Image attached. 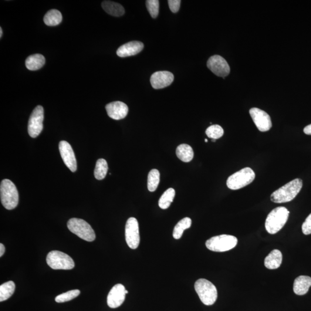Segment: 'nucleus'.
Instances as JSON below:
<instances>
[{"label":"nucleus","mask_w":311,"mask_h":311,"mask_svg":"<svg viewBox=\"0 0 311 311\" xmlns=\"http://www.w3.org/2000/svg\"><path fill=\"white\" fill-rule=\"evenodd\" d=\"M303 187V181L300 179H294L283 186L271 195V201L278 204L291 201L298 194Z\"/></svg>","instance_id":"1"},{"label":"nucleus","mask_w":311,"mask_h":311,"mask_svg":"<svg viewBox=\"0 0 311 311\" xmlns=\"http://www.w3.org/2000/svg\"><path fill=\"white\" fill-rule=\"evenodd\" d=\"M289 212L285 207L280 206L270 213L265 222L266 231L270 234H276L285 225L289 218Z\"/></svg>","instance_id":"2"},{"label":"nucleus","mask_w":311,"mask_h":311,"mask_svg":"<svg viewBox=\"0 0 311 311\" xmlns=\"http://www.w3.org/2000/svg\"><path fill=\"white\" fill-rule=\"evenodd\" d=\"M1 201L4 207L12 210L18 205L19 193L16 186L9 179H4L0 185Z\"/></svg>","instance_id":"3"},{"label":"nucleus","mask_w":311,"mask_h":311,"mask_svg":"<svg viewBox=\"0 0 311 311\" xmlns=\"http://www.w3.org/2000/svg\"><path fill=\"white\" fill-rule=\"evenodd\" d=\"M194 288L201 302L206 306H212L218 299V290L209 280L199 279L195 282Z\"/></svg>","instance_id":"4"},{"label":"nucleus","mask_w":311,"mask_h":311,"mask_svg":"<svg viewBox=\"0 0 311 311\" xmlns=\"http://www.w3.org/2000/svg\"><path fill=\"white\" fill-rule=\"evenodd\" d=\"M255 178L254 171L251 168L246 167L230 176L226 185L231 190H239L252 183Z\"/></svg>","instance_id":"5"},{"label":"nucleus","mask_w":311,"mask_h":311,"mask_svg":"<svg viewBox=\"0 0 311 311\" xmlns=\"http://www.w3.org/2000/svg\"><path fill=\"white\" fill-rule=\"evenodd\" d=\"M67 228L70 232L84 241L93 242L96 235L91 226L84 219L73 218L67 222Z\"/></svg>","instance_id":"6"},{"label":"nucleus","mask_w":311,"mask_h":311,"mask_svg":"<svg viewBox=\"0 0 311 311\" xmlns=\"http://www.w3.org/2000/svg\"><path fill=\"white\" fill-rule=\"evenodd\" d=\"M237 244L238 239L228 235L214 236L206 242V248L215 252L228 251L235 248Z\"/></svg>","instance_id":"7"},{"label":"nucleus","mask_w":311,"mask_h":311,"mask_svg":"<svg viewBox=\"0 0 311 311\" xmlns=\"http://www.w3.org/2000/svg\"><path fill=\"white\" fill-rule=\"evenodd\" d=\"M46 262L54 270H71L74 268V262L66 253L59 251H52L47 254Z\"/></svg>","instance_id":"8"},{"label":"nucleus","mask_w":311,"mask_h":311,"mask_svg":"<svg viewBox=\"0 0 311 311\" xmlns=\"http://www.w3.org/2000/svg\"><path fill=\"white\" fill-rule=\"evenodd\" d=\"M125 238L128 247L131 249H136L140 245V236L139 225L137 219L130 218L127 219L125 227Z\"/></svg>","instance_id":"9"},{"label":"nucleus","mask_w":311,"mask_h":311,"mask_svg":"<svg viewBox=\"0 0 311 311\" xmlns=\"http://www.w3.org/2000/svg\"><path fill=\"white\" fill-rule=\"evenodd\" d=\"M44 109L42 106H38L33 110L30 117L28 132L32 138H36L41 133L43 128Z\"/></svg>","instance_id":"10"},{"label":"nucleus","mask_w":311,"mask_h":311,"mask_svg":"<svg viewBox=\"0 0 311 311\" xmlns=\"http://www.w3.org/2000/svg\"><path fill=\"white\" fill-rule=\"evenodd\" d=\"M253 123L259 131L265 132L269 131L272 127L271 118L265 111L258 108H252L249 110Z\"/></svg>","instance_id":"11"},{"label":"nucleus","mask_w":311,"mask_h":311,"mask_svg":"<svg viewBox=\"0 0 311 311\" xmlns=\"http://www.w3.org/2000/svg\"><path fill=\"white\" fill-rule=\"evenodd\" d=\"M207 66L216 76L224 78L230 73V67L226 61L220 56L215 55L209 58Z\"/></svg>","instance_id":"12"},{"label":"nucleus","mask_w":311,"mask_h":311,"mask_svg":"<svg viewBox=\"0 0 311 311\" xmlns=\"http://www.w3.org/2000/svg\"><path fill=\"white\" fill-rule=\"evenodd\" d=\"M59 150L64 163L66 165V167L73 172L76 171V158L70 145L67 141H60Z\"/></svg>","instance_id":"13"},{"label":"nucleus","mask_w":311,"mask_h":311,"mask_svg":"<svg viewBox=\"0 0 311 311\" xmlns=\"http://www.w3.org/2000/svg\"><path fill=\"white\" fill-rule=\"evenodd\" d=\"M174 74L168 71H158L151 77L150 82L154 89H164L170 86L174 82Z\"/></svg>","instance_id":"14"},{"label":"nucleus","mask_w":311,"mask_h":311,"mask_svg":"<svg viewBox=\"0 0 311 311\" xmlns=\"http://www.w3.org/2000/svg\"><path fill=\"white\" fill-rule=\"evenodd\" d=\"M126 289L122 284H117L107 296V304L111 309H117L123 304L126 297Z\"/></svg>","instance_id":"15"},{"label":"nucleus","mask_w":311,"mask_h":311,"mask_svg":"<svg viewBox=\"0 0 311 311\" xmlns=\"http://www.w3.org/2000/svg\"><path fill=\"white\" fill-rule=\"evenodd\" d=\"M106 110L108 116L115 120L124 119L127 116L128 111L126 104L120 101L107 104Z\"/></svg>","instance_id":"16"},{"label":"nucleus","mask_w":311,"mask_h":311,"mask_svg":"<svg viewBox=\"0 0 311 311\" xmlns=\"http://www.w3.org/2000/svg\"><path fill=\"white\" fill-rule=\"evenodd\" d=\"M144 47V44L139 41L128 42L118 49L117 55L123 58L137 55L143 50Z\"/></svg>","instance_id":"17"},{"label":"nucleus","mask_w":311,"mask_h":311,"mask_svg":"<svg viewBox=\"0 0 311 311\" xmlns=\"http://www.w3.org/2000/svg\"><path fill=\"white\" fill-rule=\"evenodd\" d=\"M311 286V278L309 276H300L294 281L293 291L297 295H306Z\"/></svg>","instance_id":"18"},{"label":"nucleus","mask_w":311,"mask_h":311,"mask_svg":"<svg viewBox=\"0 0 311 311\" xmlns=\"http://www.w3.org/2000/svg\"><path fill=\"white\" fill-rule=\"evenodd\" d=\"M282 261V255L281 252L279 249H274L266 257L265 259V266L269 269H278L281 265Z\"/></svg>","instance_id":"19"},{"label":"nucleus","mask_w":311,"mask_h":311,"mask_svg":"<svg viewBox=\"0 0 311 311\" xmlns=\"http://www.w3.org/2000/svg\"><path fill=\"white\" fill-rule=\"evenodd\" d=\"M45 58L40 54L30 56L26 60V66L30 70H39L45 65Z\"/></svg>","instance_id":"20"},{"label":"nucleus","mask_w":311,"mask_h":311,"mask_svg":"<svg viewBox=\"0 0 311 311\" xmlns=\"http://www.w3.org/2000/svg\"><path fill=\"white\" fill-rule=\"evenodd\" d=\"M103 9L108 14L116 17H120L124 14V9L123 6L118 3L104 1L101 4Z\"/></svg>","instance_id":"21"},{"label":"nucleus","mask_w":311,"mask_h":311,"mask_svg":"<svg viewBox=\"0 0 311 311\" xmlns=\"http://www.w3.org/2000/svg\"><path fill=\"white\" fill-rule=\"evenodd\" d=\"M176 154L179 159L185 163L191 161L194 157L193 150L190 145L187 144L179 145L176 151Z\"/></svg>","instance_id":"22"},{"label":"nucleus","mask_w":311,"mask_h":311,"mask_svg":"<svg viewBox=\"0 0 311 311\" xmlns=\"http://www.w3.org/2000/svg\"><path fill=\"white\" fill-rule=\"evenodd\" d=\"M43 20L47 26H56L62 23V16L58 10L52 9L46 13Z\"/></svg>","instance_id":"23"},{"label":"nucleus","mask_w":311,"mask_h":311,"mask_svg":"<svg viewBox=\"0 0 311 311\" xmlns=\"http://www.w3.org/2000/svg\"><path fill=\"white\" fill-rule=\"evenodd\" d=\"M15 288V283L12 280L2 284L0 286V302L9 299L14 293Z\"/></svg>","instance_id":"24"},{"label":"nucleus","mask_w":311,"mask_h":311,"mask_svg":"<svg viewBox=\"0 0 311 311\" xmlns=\"http://www.w3.org/2000/svg\"><path fill=\"white\" fill-rule=\"evenodd\" d=\"M192 221L190 218H185L177 225H175L173 232V237L175 239H180L185 231V230L190 228L191 225Z\"/></svg>","instance_id":"25"},{"label":"nucleus","mask_w":311,"mask_h":311,"mask_svg":"<svg viewBox=\"0 0 311 311\" xmlns=\"http://www.w3.org/2000/svg\"><path fill=\"white\" fill-rule=\"evenodd\" d=\"M175 195V191L174 188H168L165 191L158 201V205L162 209H167L170 207L171 203L173 202Z\"/></svg>","instance_id":"26"},{"label":"nucleus","mask_w":311,"mask_h":311,"mask_svg":"<svg viewBox=\"0 0 311 311\" xmlns=\"http://www.w3.org/2000/svg\"><path fill=\"white\" fill-rule=\"evenodd\" d=\"M108 169L109 168H108V164L106 160L103 159V158H100V159L97 160L94 171V177L97 180H103L106 177Z\"/></svg>","instance_id":"27"},{"label":"nucleus","mask_w":311,"mask_h":311,"mask_svg":"<svg viewBox=\"0 0 311 311\" xmlns=\"http://www.w3.org/2000/svg\"><path fill=\"white\" fill-rule=\"evenodd\" d=\"M160 174L159 171L156 169H153L148 174V188L151 192H154L156 190L160 182Z\"/></svg>","instance_id":"28"},{"label":"nucleus","mask_w":311,"mask_h":311,"mask_svg":"<svg viewBox=\"0 0 311 311\" xmlns=\"http://www.w3.org/2000/svg\"><path fill=\"white\" fill-rule=\"evenodd\" d=\"M224 131L221 126L218 124L212 125L206 130V134L212 140H217L221 138Z\"/></svg>","instance_id":"29"},{"label":"nucleus","mask_w":311,"mask_h":311,"mask_svg":"<svg viewBox=\"0 0 311 311\" xmlns=\"http://www.w3.org/2000/svg\"><path fill=\"white\" fill-rule=\"evenodd\" d=\"M80 294L79 290L75 289L70 290V291L61 294V295L56 297L55 300L57 303H62L75 299Z\"/></svg>","instance_id":"30"},{"label":"nucleus","mask_w":311,"mask_h":311,"mask_svg":"<svg viewBox=\"0 0 311 311\" xmlns=\"http://www.w3.org/2000/svg\"><path fill=\"white\" fill-rule=\"evenodd\" d=\"M146 6L152 18H156L159 13V1L158 0H147Z\"/></svg>","instance_id":"31"},{"label":"nucleus","mask_w":311,"mask_h":311,"mask_svg":"<svg viewBox=\"0 0 311 311\" xmlns=\"http://www.w3.org/2000/svg\"><path fill=\"white\" fill-rule=\"evenodd\" d=\"M302 231L304 235H310L311 233V214L308 216L302 225Z\"/></svg>","instance_id":"32"},{"label":"nucleus","mask_w":311,"mask_h":311,"mask_svg":"<svg viewBox=\"0 0 311 311\" xmlns=\"http://www.w3.org/2000/svg\"><path fill=\"white\" fill-rule=\"evenodd\" d=\"M169 7L173 13H177L180 8L181 1L180 0H169L168 1Z\"/></svg>","instance_id":"33"},{"label":"nucleus","mask_w":311,"mask_h":311,"mask_svg":"<svg viewBox=\"0 0 311 311\" xmlns=\"http://www.w3.org/2000/svg\"><path fill=\"white\" fill-rule=\"evenodd\" d=\"M304 132L307 135H311V124L304 128Z\"/></svg>","instance_id":"34"},{"label":"nucleus","mask_w":311,"mask_h":311,"mask_svg":"<svg viewBox=\"0 0 311 311\" xmlns=\"http://www.w3.org/2000/svg\"><path fill=\"white\" fill-rule=\"evenodd\" d=\"M5 251V246L1 243V244H0V256L1 257L3 255H4Z\"/></svg>","instance_id":"35"},{"label":"nucleus","mask_w":311,"mask_h":311,"mask_svg":"<svg viewBox=\"0 0 311 311\" xmlns=\"http://www.w3.org/2000/svg\"><path fill=\"white\" fill-rule=\"evenodd\" d=\"M2 28H0V37H1V38H2Z\"/></svg>","instance_id":"36"},{"label":"nucleus","mask_w":311,"mask_h":311,"mask_svg":"<svg viewBox=\"0 0 311 311\" xmlns=\"http://www.w3.org/2000/svg\"><path fill=\"white\" fill-rule=\"evenodd\" d=\"M205 143H208V141L207 139L205 140Z\"/></svg>","instance_id":"37"}]
</instances>
